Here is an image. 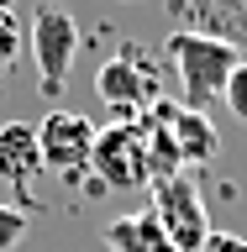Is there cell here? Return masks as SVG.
I'll return each instance as SVG.
<instances>
[{
	"label": "cell",
	"mask_w": 247,
	"mask_h": 252,
	"mask_svg": "<svg viewBox=\"0 0 247 252\" xmlns=\"http://www.w3.org/2000/svg\"><path fill=\"white\" fill-rule=\"evenodd\" d=\"M95 94L106 100V110L116 121H142L153 105H163V68H158L137 42H121L106 63H100Z\"/></svg>",
	"instance_id": "obj_2"
},
{
	"label": "cell",
	"mask_w": 247,
	"mask_h": 252,
	"mask_svg": "<svg viewBox=\"0 0 247 252\" xmlns=\"http://www.w3.org/2000/svg\"><path fill=\"white\" fill-rule=\"evenodd\" d=\"M27 226H32L27 205H5V200H0V252L21 247V242H27Z\"/></svg>",
	"instance_id": "obj_11"
},
{
	"label": "cell",
	"mask_w": 247,
	"mask_h": 252,
	"mask_svg": "<svg viewBox=\"0 0 247 252\" xmlns=\"http://www.w3.org/2000/svg\"><path fill=\"white\" fill-rule=\"evenodd\" d=\"M95 137L100 126L79 110H53L37 121V147H42V168L53 173H69L74 179L79 168H90V153H95Z\"/></svg>",
	"instance_id": "obj_6"
},
{
	"label": "cell",
	"mask_w": 247,
	"mask_h": 252,
	"mask_svg": "<svg viewBox=\"0 0 247 252\" xmlns=\"http://www.w3.org/2000/svg\"><path fill=\"white\" fill-rule=\"evenodd\" d=\"M221 100H226V110H232L237 121H247V58L237 63V74H232V84H226Z\"/></svg>",
	"instance_id": "obj_12"
},
{
	"label": "cell",
	"mask_w": 247,
	"mask_h": 252,
	"mask_svg": "<svg viewBox=\"0 0 247 252\" xmlns=\"http://www.w3.org/2000/svg\"><path fill=\"white\" fill-rule=\"evenodd\" d=\"M21 53H27V27H21V16H16V11H0V74L16 68Z\"/></svg>",
	"instance_id": "obj_10"
},
{
	"label": "cell",
	"mask_w": 247,
	"mask_h": 252,
	"mask_svg": "<svg viewBox=\"0 0 247 252\" xmlns=\"http://www.w3.org/2000/svg\"><path fill=\"white\" fill-rule=\"evenodd\" d=\"M163 58L174 63V79H179V105L205 110L211 100L226 94L242 53H237V42H226L216 32H174L163 42Z\"/></svg>",
	"instance_id": "obj_1"
},
{
	"label": "cell",
	"mask_w": 247,
	"mask_h": 252,
	"mask_svg": "<svg viewBox=\"0 0 247 252\" xmlns=\"http://www.w3.org/2000/svg\"><path fill=\"white\" fill-rule=\"evenodd\" d=\"M27 53L37 63V84L42 94H63L69 74H74V58H79V21L69 5H37L27 27Z\"/></svg>",
	"instance_id": "obj_3"
},
{
	"label": "cell",
	"mask_w": 247,
	"mask_h": 252,
	"mask_svg": "<svg viewBox=\"0 0 247 252\" xmlns=\"http://www.w3.org/2000/svg\"><path fill=\"white\" fill-rule=\"evenodd\" d=\"M106 247L110 252H174L169 236H163V220L147 210H132V216H116L106 226Z\"/></svg>",
	"instance_id": "obj_9"
},
{
	"label": "cell",
	"mask_w": 247,
	"mask_h": 252,
	"mask_svg": "<svg viewBox=\"0 0 247 252\" xmlns=\"http://www.w3.org/2000/svg\"><path fill=\"white\" fill-rule=\"evenodd\" d=\"M153 216L163 220V236H169L174 252H200L205 236H211V216H205L200 184L189 173H174V179L153 184Z\"/></svg>",
	"instance_id": "obj_5"
},
{
	"label": "cell",
	"mask_w": 247,
	"mask_h": 252,
	"mask_svg": "<svg viewBox=\"0 0 247 252\" xmlns=\"http://www.w3.org/2000/svg\"><path fill=\"white\" fill-rule=\"evenodd\" d=\"M11 5H16V0H0V11H11Z\"/></svg>",
	"instance_id": "obj_14"
},
{
	"label": "cell",
	"mask_w": 247,
	"mask_h": 252,
	"mask_svg": "<svg viewBox=\"0 0 247 252\" xmlns=\"http://www.w3.org/2000/svg\"><path fill=\"white\" fill-rule=\"evenodd\" d=\"M90 173H100L106 189H142L153 184V163H147V137L137 121H110L100 126L90 153Z\"/></svg>",
	"instance_id": "obj_4"
},
{
	"label": "cell",
	"mask_w": 247,
	"mask_h": 252,
	"mask_svg": "<svg viewBox=\"0 0 247 252\" xmlns=\"http://www.w3.org/2000/svg\"><path fill=\"white\" fill-rule=\"evenodd\" d=\"M200 252H247V236H237V231H211Z\"/></svg>",
	"instance_id": "obj_13"
},
{
	"label": "cell",
	"mask_w": 247,
	"mask_h": 252,
	"mask_svg": "<svg viewBox=\"0 0 247 252\" xmlns=\"http://www.w3.org/2000/svg\"><path fill=\"white\" fill-rule=\"evenodd\" d=\"M42 173V147H37V126L32 121H5L0 126V184L16 189L21 200L32 194Z\"/></svg>",
	"instance_id": "obj_7"
},
{
	"label": "cell",
	"mask_w": 247,
	"mask_h": 252,
	"mask_svg": "<svg viewBox=\"0 0 247 252\" xmlns=\"http://www.w3.org/2000/svg\"><path fill=\"white\" fill-rule=\"evenodd\" d=\"M169 131H174V147H179V163H211V158L221 153L216 121H211L205 110H184V105H174Z\"/></svg>",
	"instance_id": "obj_8"
}]
</instances>
